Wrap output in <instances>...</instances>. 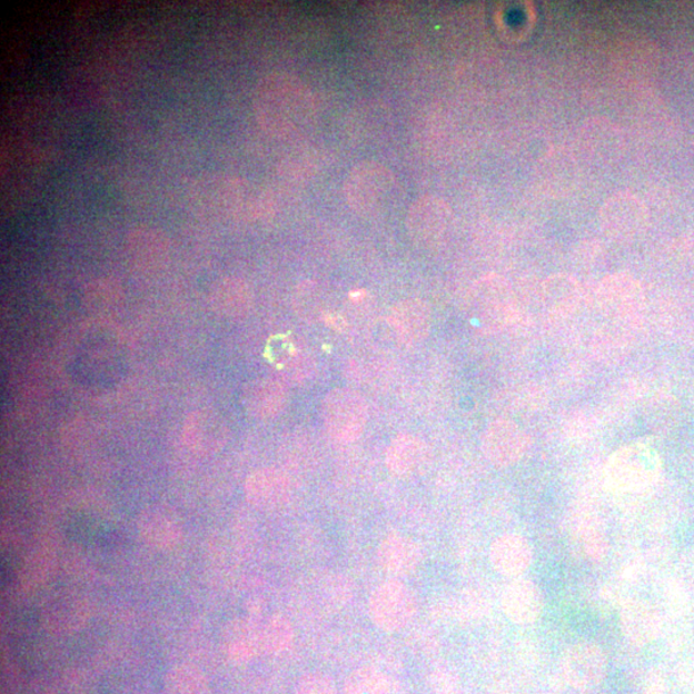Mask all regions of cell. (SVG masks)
I'll return each instance as SVG.
<instances>
[{
    "label": "cell",
    "mask_w": 694,
    "mask_h": 694,
    "mask_svg": "<svg viewBox=\"0 0 694 694\" xmlns=\"http://www.w3.org/2000/svg\"><path fill=\"white\" fill-rule=\"evenodd\" d=\"M254 109L268 135L287 138L300 133L316 118V99L299 78L275 72L256 86Z\"/></svg>",
    "instance_id": "6da1fadb"
},
{
    "label": "cell",
    "mask_w": 694,
    "mask_h": 694,
    "mask_svg": "<svg viewBox=\"0 0 694 694\" xmlns=\"http://www.w3.org/2000/svg\"><path fill=\"white\" fill-rule=\"evenodd\" d=\"M466 314L470 326L483 335H497L514 325L518 309L507 280L498 275L477 279L467 295Z\"/></svg>",
    "instance_id": "7a4b0ae2"
},
{
    "label": "cell",
    "mask_w": 694,
    "mask_h": 694,
    "mask_svg": "<svg viewBox=\"0 0 694 694\" xmlns=\"http://www.w3.org/2000/svg\"><path fill=\"white\" fill-rule=\"evenodd\" d=\"M663 474L658 453L647 444L624 446L609 457L605 468V483L611 493L638 495L656 486Z\"/></svg>",
    "instance_id": "3957f363"
},
{
    "label": "cell",
    "mask_w": 694,
    "mask_h": 694,
    "mask_svg": "<svg viewBox=\"0 0 694 694\" xmlns=\"http://www.w3.org/2000/svg\"><path fill=\"white\" fill-rule=\"evenodd\" d=\"M398 181L383 163L363 161L355 167L345 181V197L350 209L361 217L383 211L394 200Z\"/></svg>",
    "instance_id": "277c9868"
},
{
    "label": "cell",
    "mask_w": 694,
    "mask_h": 694,
    "mask_svg": "<svg viewBox=\"0 0 694 694\" xmlns=\"http://www.w3.org/2000/svg\"><path fill=\"white\" fill-rule=\"evenodd\" d=\"M321 418L327 433L337 444H351L360 439L368 423L365 398L350 388H336L321 403Z\"/></svg>",
    "instance_id": "5b68a950"
},
{
    "label": "cell",
    "mask_w": 694,
    "mask_h": 694,
    "mask_svg": "<svg viewBox=\"0 0 694 694\" xmlns=\"http://www.w3.org/2000/svg\"><path fill=\"white\" fill-rule=\"evenodd\" d=\"M596 303L603 316L614 324L636 327L641 324L646 297L638 280L618 272L601 280Z\"/></svg>",
    "instance_id": "8992f818"
},
{
    "label": "cell",
    "mask_w": 694,
    "mask_h": 694,
    "mask_svg": "<svg viewBox=\"0 0 694 694\" xmlns=\"http://www.w3.org/2000/svg\"><path fill=\"white\" fill-rule=\"evenodd\" d=\"M416 613V594L396 578L377 586L370 594L369 616L378 629L399 632L412 622Z\"/></svg>",
    "instance_id": "52a82bcc"
},
{
    "label": "cell",
    "mask_w": 694,
    "mask_h": 694,
    "mask_svg": "<svg viewBox=\"0 0 694 694\" xmlns=\"http://www.w3.org/2000/svg\"><path fill=\"white\" fill-rule=\"evenodd\" d=\"M452 222L449 205L435 196L419 197L412 204L407 217L410 238L424 247L439 246L448 236Z\"/></svg>",
    "instance_id": "ba28073f"
},
{
    "label": "cell",
    "mask_w": 694,
    "mask_h": 694,
    "mask_svg": "<svg viewBox=\"0 0 694 694\" xmlns=\"http://www.w3.org/2000/svg\"><path fill=\"white\" fill-rule=\"evenodd\" d=\"M532 446V437L509 419L494 420L483 435L484 456L493 466L506 468L524 458Z\"/></svg>",
    "instance_id": "9c48e42d"
},
{
    "label": "cell",
    "mask_w": 694,
    "mask_h": 694,
    "mask_svg": "<svg viewBox=\"0 0 694 694\" xmlns=\"http://www.w3.org/2000/svg\"><path fill=\"white\" fill-rule=\"evenodd\" d=\"M562 671L574 688L593 690L606 677L607 658L596 644L578 643L565 652Z\"/></svg>",
    "instance_id": "30bf717a"
},
{
    "label": "cell",
    "mask_w": 694,
    "mask_h": 694,
    "mask_svg": "<svg viewBox=\"0 0 694 694\" xmlns=\"http://www.w3.org/2000/svg\"><path fill=\"white\" fill-rule=\"evenodd\" d=\"M601 227L609 237L629 239L646 227L647 210L633 195L611 197L599 212Z\"/></svg>",
    "instance_id": "8fae6325"
},
{
    "label": "cell",
    "mask_w": 694,
    "mask_h": 694,
    "mask_svg": "<svg viewBox=\"0 0 694 694\" xmlns=\"http://www.w3.org/2000/svg\"><path fill=\"white\" fill-rule=\"evenodd\" d=\"M181 437L189 449L200 454H214L227 445L229 427L217 412L195 410L186 418Z\"/></svg>",
    "instance_id": "7c38bea8"
},
{
    "label": "cell",
    "mask_w": 694,
    "mask_h": 694,
    "mask_svg": "<svg viewBox=\"0 0 694 694\" xmlns=\"http://www.w3.org/2000/svg\"><path fill=\"white\" fill-rule=\"evenodd\" d=\"M432 308L420 299L395 304L387 321L404 345L415 346L426 340L432 329Z\"/></svg>",
    "instance_id": "4fadbf2b"
},
{
    "label": "cell",
    "mask_w": 694,
    "mask_h": 694,
    "mask_svg": "<svg viewBox=\"0 0 694 694\" xmlns=\"http://www.w3.org/2000/svg\"><path fill=\"white\" fill-rule=\"evenodd\" d=\"M89 616L88 603L76 593H57L41 608V623L56 634H71L85 626Z\"/></svg>",
    "instance_id": "5bb4252c"
},
{
    "label": "cell",
    "mask_w": 694,
    "mask_h": 694,
    "mask_svg": "<svg viewBox=\"0 0 694 694\" xmlns=\"http://www.w3.org/2000/svg\"><path fill=\"white\" fill-rule=\"evenodd\" d=\"M245 494L254 507L276 509L282 507L291 497V482L282 470L260 468L247 477Z\"/></svg>",
    "instance_id": "9a60e30c"
},
{
    "label": "cell",
    "mask_w": 694,
    "mask_h": 694,
    "mask_svg": "<svg viewBox=\"0 0 694 694\" xmlns=\"http://www.w3.org/2000/svg\"><path fill=\"white\" fill-rule=\"evenodd\" d=\"M288 400L287 388L278 379L258 378L244 388L242 401L255 419L269 420L282 415Z\"/></svg>",
    "instance_id": "2e32d148"
},
{
    "label": "cell",
    "mask_w": 694,
    "mask_h": 694,
    "mask_svg": "<svg viewBox=\"0 0 694 694\" xmlns=\"http://www.w3.org/2000/svg\"><path fill=\"white\" fill-rule=\"evenodd\" d=\"M140 538L155 549H170L184 538V526L177 514L169 508H147L138 518Z\"/></svg>",
    "instance_id": "e0dca14e"
},
{
    "label": "cell",
    "mask_w": 694,
    "mask_h": 694,
    "mask_svg": "<svg viewBox=\"0 0 694 694\" xmlns=\"http://www.w3.org/2000/svg\"><path fill=\"white\" fill-rule=\"evenodd\" d=\"M427 444L410 434H400L393 439L386 450V466L399 478H410L424 473L428 465Z\"/></svg>",
    "instance_id": "ac0fdd59"
},
{
    "label": "cell",
    "mask_w": 694,
    "mask_h": 694,
    "mask_svg": "<svg viewBox=\"0 0 694 694\" xmlns=\"http://www.w3.org/2000/svg\"><path fill=\"white\" fill-rule=\"evenodd\" d=\"M379 566L388 575L408 576L416 572L423 559V552L416 542L401 534H388L377 549Z\"/></svg>",
    "instance_id": "d6986e66"
},
{
    "label": "cell",
    "mask_w": 694,
    "mask_h": 694,
    "mask_svg": "<svg viewBox=\"0 0 694 694\" xmlns=\"http://www.w3.org/2000/svg\"><path fill=\"white\" fill-rule=\"evenodd\" d=\"M502 607L512 623L532 624L543 613V593L539 586L531 581H516L504 591Z\"/></svg>",
    "instance_id": "ffe728a7"
},
{
    "label": "cell",
    "mask_w": 694,
    "mask_h": 694,
    "mask_svg": "<svg viewBox=\"0 0 694 694\" xmlns=\"http://www.w3.org/2000/svg\"><path fill=\"white\" fill-rule=\"evenodd\" d=\"M531 543L518 534H504L490 547V562L498 574L517 576L524 574L533 562Z\"/></svg>",
    "instance_id": "44dd1931"
},
{
    "label": "cell",
    "mask_w": 694,
    "mask_h": 694,
    "mask_svg": "<svg viewBox=\"0 0 694 694\" xmlns=\"http://www.w3.org/2000/svg\"><path fill=\"white\" fill-rule=\"evenodd\" d=\"M252 305V289L242 278H222L212 288L211 307L222 318L241 320L249 316Z\"/></svg>",
    "instance_id": "7402d4cb"
},
{
    "label": "cell",
    "mask_w": 694,
    "mask_h": 694,
    "mask_svg": "<svg viewBox=\"0 0 694 694\" xmlns=\"http://www.w3.org/2000/svg\"><path fill=\"white\" fill-rule=\"evenodd\" d=\"M221 638L226 654L236 663H247L262 655L259 616L235 618L226 626Z\"/></svg>",
    "instance_id": "603a6c76"
},
{
    "label": "cell",
    "mask_w": 694,
    "mask_h": 694,
    "mask_svg": "<svg viewBox=\"0 0 694 694\" xmlns=\"http://www.w3.org/2000/svg\"><path fill=\"white\" fill-rule=\"evenodd\" d=\"M583 300V289L577 280L567 275H553L544 280L541 301L553 317L572 316Z\"/></svg>",
    "instance_id": "cb8c5ba5"
},
{
    "label": "cell",
    "mask_w": 694,
    "mask_h": 694,
    "mask_svg": "<svg viewBox=\"0 0 694 694\" xmlns=\"http://www.w3.org/2000/svg\"><path fill=\"white\" fill-rule=\"evenodd\" d=\"M619 624L625 638L638 647L655 641L661 627L656 611L641 601L625 603L619 613Z\"/></svg>",
    "instance_id": "d4e9b609"
},
{
    "label": "cell",
    "mask_w": 694,
    "mask_h": 694,
    "mask_svg": "<svg viewBox=\"0 0 694 694\" xmlns=\"http://www.w3.org/2000/svg\"><path fill=\"white\" fill-rule=\"evenodd\" d=\"M131 259L139 268H160L169 259L170 245L161 231L150 228H137L128 236Z\"/></svg>",
    "instance_id": "484cf974"
},
{
    "label": "cell",
    "mask_w": 694,
    "mask_h": 694,
    "mask_svg": "<svg viewBox=\"0 0 694 694\" xmlns=\"http://www.w3.org/2000/svg\"><path fill=\"white\" fill-rule=\"evenodd\" d=\"M539 172L549 191H565L575 179V163L567 152L555 150L544 157Z\"/></svg>",
    "instance_id": "4316f807"
},
{
    "label": "cell",
    "mask_w": 694,
    "mask_h": 694,
    "mask_svg": "<svg viewBox=\"0 0 694 694\" xmlns=\"http://www.w3.org/2000/svg\"><path fill=\"white\" fill-rule=\"evenodd\" d=\"M259 632L262 655H278L294 641V626L285 616L259 617Z\"/></svg>",
    "instance_id": "83f0119b"
},
{
    "label": "cell",
    "mask_w": 694,
    "mask_h": 694,
    "mask_svg": "<svg viewBox=\"0 0 694 694\" xmlns=\"http://www.w3.org/2000/svg\"><path fill=\"white\" fill-rule=\"evenodd\" d=\"M324 289L314 280H304L296 287L293 305L297 317L307 324H317L324 318L326 311Z\"/></svg>",
    "instance_id": "f1b7e54d"
},
{
    "label": "cell",
    "mask_w": 694,
    "mask_h": 694,
    "mask_svg": "<svg viewBox=\"0 0 694 694\" xmlns=\"http://www.w3.org/2000/svg\"><path fill=\"white\" fill-rule=\"evenodd\" d=\"M165 691L167 694H210V685L200 668L178 665L165 677Z\"/></svg>",
    "instance_id": "f546056e"
},
{
    "label": "cell",
    "mask_w": 694,
    "mask_h": 694,
    "mask_svg": "<svg viewBox=\"0 0 694 694\" xmlns=\"http://www.w3.org/2000/svg\"><path fill=\"white\" fill-rule=\"evenodd\" d=\"M345 694H391V687L381 672L360 667L347 677Z\"/></svg>",
    "instance_id": "4dcf8cb0"
},
{
    "label": "cell",
    "mask_w": 694,
    "mask_h": 694,
    "mask_svg": "<svg viewBox=\"0 0 694 694\" xmlns=\"http://www.w3.org/2000/svg\"><path fill=\"white\" fill-rule=\"evenodd\" d=\"M300 350L293 338L284 335L272 336L267 345L266 357L272 367L282 369L294 355Z\"/></svg>",
    "instance_id": "1f68e13d"
},
{
    "label": "cell",
    "mask_w": 694,
    "mask_h": 694,
    "mask_svg": "<svg viewBox=\"0 0 694 694\" xmlns=\"http://www.w3.org/2000/svg\"><path fill=\"white\" fill-rule=\"evenodd\" d=\"M314 369H316V363L307 353L300 349L280 371H282L288 381L299 384L310 377Z\"/></svg>",
    "instance_id": "d6a6232c"
},
{
    "label": "cell",
    "mask_w": 694,
    "mask_h": 694,
    "mask_svg": "<svg viewBox=\"0 0 694 694\" xmlns=\"http://www.w3.org/2000/svg\"><path fill=\"white\" fill-rule=\"evenodd\" d=\"M582 541L588 556L593 559H601L606 555L608 542L605 532L596 524L585 525L582 528Z\"/></svg>",
    "instance_id": "836d02e7"
},
{
    "label": "cell",
    "mask_w": 694,
    "mask_h": 694,
    "mask_svg": "<svg viewBox=\"0 0 694 694\" xmlns=\"http://www.w3.org/2000/svg\"><path fill=\"white\" fill-rule=\"evenodd\" d=\"M296 694H335V687L327 675L309 673L297 684Z\"/></svg>",
    "instance_id": "e575fe53"
},
{
    "label": "cell",
    "mask_w": 694,
    "mask_h": 694,
    "mask_svg": "<svg viewBox=\"0 0 694 694\" xmlns=\"http://www.w3.org/2000/svg\"><path fill=\"white\" fill-rule=\"evenodd\" d=\"M320 321L337 334H346V330L349 329V321H347L343 314L333 310L326 311Z\"/></svg>",
    "instance_id": "d590c367"
},
{
    "label": "cell",
    "mask_w": 694,
    "mask_h": 694,
    "mask_svg": "<svg viewBox=\"0 0 694 694\" xmlns=\"http://www.w3.org/2000/svg\"><path fill=\"white\" fill-rule=\"evenodd\" d=\"M370 299V294L367 289H354V291L349 293L347 296V300L355 305V307H361V305H367Z\"/></svg>",
    "instance_id": "8d00e7d4"
}]
</instances>
